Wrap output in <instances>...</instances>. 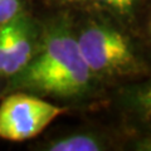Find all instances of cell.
I'll return each mask as SVG.
<instances>
[{
  "instance_id": "cell-11",
  "label": "cell",
  "mask_w": 151,
  "mask_h": 151,
  "mask_svg": "<svg viewBox=\"0 0 151 151\" xmlns=\"http://www.w3.org/2000/svg\"><path fill=\"white\" fill-rule=\"evenodd\" d=\"M125 1H126V0H125ZM126 4H127V3H126ZM127 5H129V4H127Z\"/></svg>"
},
{
  "instance_id": "cell-8",
  "label": "cell",
  "mask_w": 151,
  "mask_h": 151,
  "mask_svg": "<svg viewBox=\"0 0 151 151\" xmlns=\"http://www.w3.org/2000/svg\"><path fill=\"white\" fill-rule=\"evenodd\" d=\"M101 1L107 4V5H110V6L119 9V10H125V9L129 8V5L126 4L125 0H101Z\"/></svg>"
},
{
  "instance_id": "cell-6",
  "label": "cell",
  "mask_w": 151,
  "mask_h": 151,
  "mask_svg": "<svg viewBox=\"0 0 151 151\" xmlns=\"http://www.w3.org/2000/svg\"><path fill=\"white\" fill-rule=\"evenodd\" d=\"M19 10H20L19 0H0V25L18 17Z\"/></svg>"
},
{
  "instance_id": "cell-10",
  "label": "cell",
  "mask_w": 151,
  "mask_h": 151,
  "mask_svg": "<svg viewBox=\"0 0 151 151\" xmlns=\"http://www.w3.org/2000/svg\"><path fill=\"white\" fill-rule=\"evenodd\" d=\"M65 1H81V0H65Z\"/></svg>"
},
{
  "instance_id": "cell-5",
  "label": "cell",
  "mask_w": 151,
  "mask_h": 151,
  "mask_svg": "<svg viewBox=\"0 0 151 151\" xmlns=\"http://www.w3.org/2000/svg\"><path fill=\"white\" fill-rule=\"evenodd\" d=\"M101 149L100 141L91 135H73L54 141L48 147L50 151H98Z\"/></svg>"
},
{
  "instance_id": "cell-7",
  "label": "cell",
  "mask_w": 151,
  "mask_h": 151,
  "mask_svg": "<svg viewBox=\"0 0 151 151\" xmlns=\"http://www.w3.org/2000/svg\"><path fill=\"white\" fill-rule=\"evenodd\" d=\"M137 103L144 116L147 120H151V86L137 94Z\"/></svg>"
},
{
  "instance_id": "cell-2",
  "label": "cell",
  "mask_w": 151,
  "mask_h": 151,
  "mask_svg": "<svg viewBox=\"0 0 151 151\" xmlns=\"http://www.w3.org/2000/svg\"><path fill=\"white\" fill-rule=\"evenodd\" d=\"M84 62L91 73H129L137 68L127 38L107 25H92L77 39Z\"/></svg>"
},
{
  "instance_id": "cell-9",
  "label": "cell",
  "mask_w": 151,
  "mask_h": 151,
  "mask_svg": "<svg viewBox=\"0 0 151 151\" xmlns=\"http://www.w3.org/2000/svg\"><path fill=\"white\" fill-rule=\"evenodd\" d=\"M137 149L139 150L151 151V139H146L144 141H141L140 144H137Z\"/></svg>"
},
{
  "instance_id": "cell-4",
  "label": "cell",
  "mask_w": 151,
  "mask_h": 151,
  "mask_svg": "<svg viewBox=\"0 0 151 151\" xmlns=\"http://www.w3.org/2000/svg\"><path fill=\"white\" fill-rule=\"evenodd\" d=\"M33 57L29 24L18 15L0 25V76L9 77L22 72Z\"/></svg>"
},
{
  "instance_id": "cell-3",
  "label": "cell",
  "mask_w": 151,
  "mask_h": 151,
  "mask_svg": "<svg viewBox=\"0 0 151 151\" xmlns=\"http://www.w3.org/2000/svg\"><path fill=\"white\" fill-rule=\"evenodd\" d=\"M65 108L25 93H14L0 106V137L25 141L39 135Z\"/></svg>"
},
{
  "instance_id": "cell-1",
  "label": "cell",
  "mask_w": 151,
  "mask_h": 151,
  "mask_svg": "<svg viewBox=\"0 0 151 151\" xmlns=\"http://www.w3.org/2000/svg\"><path fill=\"white\" fill-rule=\"evenodd\" d=\"M91 76L77 39L65 24H57L47 32L37 58L23 69L22 84L42 93L74 97L86 92Z\"/></svg>"
}]
</instances>
